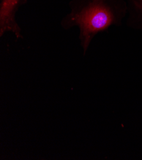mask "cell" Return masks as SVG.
I'll return each mask as SVG.
<instances>
[{
    "label": "cell",
    "mask_w": 142,
    "mask_h": 160,
    "mask_svg": "<svg viewBox=\"0 0 142 160\" xmlns=\"http://www.w3.org/2000/svg\"><path fill=\"white\" fill-rule=\"evenodd\" d=\"M128 13L125 0H81L71 12L62 20L61 26L66 29L77 26L84 54L98 33L110 26H119Z\"/></svg>",
    "instance_id": "6da1fadb"
},
{
    "label": "cell",
    "mask_w": 142,
    "mask_h": 160,
    "mask_svg": "<svg viewBox=\"0 0 142 160\" xmlns=\"http://www.w3.org/2000/svg\"><path fill=\"white\" fill-rule=\"evenodd\" d=\"M21 0H2L0 7V36L12 32L17 38H21V29L15 19V14Z\"/></svg>",
    "instance_id": "7a4b0ae2"
},
{
    "label": "cell",
    "mask_w": 142,
    "mask_h": 160,
    "mask_svg": "<svg viewBox=\"0 0 142 160\" xmlns=\"http://www.w3.org/2000/svg\"><path fill=\"white\" fill-rule=\"evenodd\" d=\"M129 13L128 24L142 31V0H125Z\"/></svg>",
    "instance_id": "3957f363"
}]
</instances>
